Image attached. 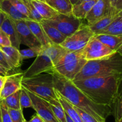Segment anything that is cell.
<instances>
[{
    "label": "cell",
    "instance_id": "6da1fadb",
    "mask_svg": "<svg viewBox=\"0 0 122 122\" xmlns=\"http://www.w3.org/2000/svg\"><path fill=\"white\" fill-rule=\"evenodd\" d=\"M53 77L55 89L65 98L73 106L94 117L100 122H106V120L113 114L112 107L98 105L81 91L72 81L60 75L55 71L50 72Z\"/></svg>",
    "mask_w": 122,
    "mask_h": 122
},
{
    "label": "cell",
    "instance_id": "7a4b0ae2",
    "mask_svg": "<svg viewBox=\"0 0 122 122\" xmlns=\"http://www.w3.org/2000/svg\"><path fill=\"white\" fill-rule=\"evenodd\" d=\"M73 82L93 102L112 107L120 90L122 75L93 77Z\"/></svg>",
    "mask_w": 122,
    "mask_h": 122
},
{
    "label": "cell",
    "instance_id": "3957f363",
    "mask_svg": "<svg viewBox=\"0 0 122 122\" xmlns=\"http://www.w3.org/2000/svg\"><path fill=\"white\" fill-rule=\"evenodd\" d=\"M122 75V56L117 52L100 59L88 61L74 81L93 77Z\"/></svg>",
    "mask_w": 122,
    "mask_h": 122
},
{
    "label": "cell",
    "instance_id": "277c9868",
    "mask_svg": "<svg viewBox=\"0 0 122 122\" xmlns=\"http://www.w3.org/2000/svg\"><path fill=\"white\" fill-rule=\"evenodd\" d=\"M22 87L29 92L48 102L57 99V94L54 87L53 77L51 73L41 74L29 78H23Z\"/></svg>",
    "mask_w": 122,
    "mask_h": 122
},
{
    "label": "cell",
    "instance_id": "5b68a950",
    "mask_svg": "<svg viewBox=\"0 0 122 122\" xmlns=\"http://www.w3.org/2000/svg\"><path fill=\"white\" fill-rule=\"evenodd\" d=\"M86 62L82 50L67 51L56 63L54 71L73 81Z\"/></svg>",
    "mask_w": 122,
    "mask_h": 122
},
{
    "label": "cell",
    "instance_id": "8992f818",
    "mask_svg": "<svg viewBox=\"0 0 122 122\" xmlns=\"http://www.w3.org/2000/svg\"><path fill=\"white\" fill-rule=\"evenodd\" d=\"M43 20L57 29L66 37L76 32L83 24L82 20L76 17L72 13L64 14L58 13L51 19Z\"/></svg>",
    "mask_w": 122,
    "mask_h": 122
},
{
    "label": "cell",
    "instance_id": "52a82bcc",
    "mask_svg": "<svg viewBox=\"0 0 122 122\" xmlns=\"http://www.w3.org/2000/svg\"><path fill=\"white\" fill-rule=\"evenodd\" d=\"M94 35L88 25L82 24L76 32L67 37L60 45L70 51L82 50Z\"/></svg>",
    "mask_w": 122,
    "mask_h": 122
},
{
    "label": "cell",
    "instance_id": "ba28073f",
    "mask_svg": "<svg viewBox=\"0 0 122 122\" xmlns=\"http://www.w3.org/2000/svg\"><path fill=\"white\" fill-rule=\"evenodd\" d=\"M54 70V65L50 56L44 48L29 68L23 72V78H29L39 75L44 72L50 73Z\"/></svg>",
    "mask_w": 122,
    "mask_h": 122
},
{
    "label": "cell",
    "instance_id": "9c48e42d",
    "mask_svg": "<svg viewBox=\"0 0 122 122\" xmlns=\"http://www.w3.org/2000/svg\"><path fill=\"white\" fill-rule=\"evenodd\" d=\"M82 51L87 61L104 58L116 52L100 41L95 36L91 38Z\"/></svg>",
    "mask_w": 122,
    "mask_h": 122
},
{
    "label": "cell",
    "instance_id": "30bf717a",
    "mask_svg": "<svg viewBox=\"0 0 122 122\" xmlns=\"http://www.w3.org/2000/svg\"><path fill=\"white\" fill-rule=\"evenodd\" d=\"M118 13L116 8L112 7L110 0H97L85 19L89 25L107 16Z\"/></svg>",
    "mask_w": 122,
    "mask_h": 122
},
{
    "label": "cell",
    "instance_id": "8fae6325",
    "mask_svg": "<svg viewBox=\"0 0 122 122\" xmlns=\"http://www.w3.org/2000/svg\"><path fill=\"white\" fill-rule=\"evenodd\" d=\"M27 92L32 101V108L44 122H59L54 114L48 102L28 90H27Z\"/></svg>",
    "mask_w": 122,
    "mask_h": 122
},
{
    "label": "cell",
    "instance_id": "7c38bea8",
    "mask_svg": "<svg viewBox=\"0 0 122 122\" xmlns=\"http://www.w3.org/2000/svg\"><path fill=\"white\" fill-rule=\"evenodd\" d=\"M13 20L18 31L20 44H22L26 45L29 47V48L42 47L41 44L31 32L25 20Z\"/></svg>",
    "mask_w": 122,
    "mask_h": 122
},
{
    "label": "cell",
    "instance_id": "4fadbf2b",
    "mask_svg": "<svg viewBox=\"0 0 122 122\" xmlns=\"http://www.w3.org/2000/svg\"><path fill=\"white\" fill-rule=\"evenodd\" d=\"M23 72H19L7 75L6 80L0 92V101L15 92L20 90L22 87Z\"/></svg>",
    "mask_w": 122,
    "mask_h": 122
},
{
    "label": "cell",
    "instance_id": "5bb4252c",
    "mask_svg": "<svg viewBox=\"0 0 122 122\" xmlns=\"http://www.w3.org/2000/svg\"><path fill=\"white\" fill-rule=\"evenodd\" d=\"M0 28L8 36L11 46L19 49L20 45V39L14 20L9 17L7 16Z\"/></svg>",
    "mask_w": 122,
    "mask_h": 122
},
{
    "label": "cell",
    "instance_id": "9a60e30c",
    "mask_svg": "<svg viewBox=\"0 0 122 122\" xmlns=\"http://www.w3.org/2000/svg\"><path fill=\"white\" fill-rule=\"evenodd\" d=\"M25 21L27 26L29 28L31 32L41 44L42 47H46L52 43L42 27L40 22H37L31 19H26L25 20Z\"/></svg>",
    "mask_w": 122,
    "mask_h": 122
},
{
    "label": "cell",
    "instance_id": "2e32d148",
    "mask_svg": "<svg viewBox=\"0 0 122 122\" xmlns=\"http://www.w3.org/2000/svg\"><path fill=\"white\" fill-rule=\"evenodd\" d=\"M0 50L3 52L6 59L13 69L20 67L22 62L20 50L13 46L0 47Z\"/></svg>",
    "mask_w": 122,
    "mask_h": 122
},
{
    "label": "cell",
    "instance_id": "e0dca14e",
    "mask_svg": "<svg viewBox=\"0 0 122 122\" xmlns=\"http://www.w3.org/2000/svg\"><path fill=\"white\" fill-rule=\"evenodd\" d=\"M0 11L13 20H26L27 17L20 13L9 0H0Z\"/></svg>",
    "mask_w": 122,
    "mask_h": 122
},
{
    "label": "cell",
    "instance_id": "ac0fdd59",
    "mask_svg": "<svg viewBox=\"0 0 122 122\" xmlns=\"http://www.w3.org/2000/svg\"><path fill=\"white\" fill-rule=\"evenodd\" d=\"M42 27L44 29V31L46 33L50 40L54 44H59L60 45L67 38L65 35L60 32L54 26L49 25L45 21L42 20L40 22Z\"/></svg>",
    "mask_w": 122,
    "mask_h": 122
},
{
    "label": "cell",
    "instance_id": "d6986e66",
    "mask_svg": "<svg viewBox=\"0 0 122 122\" xmlns=\"http://www.w3.org/2000/svg\"><path fill=\"white\" fill-rule=\"evenodd\" d=\"M95 38L104 44L116 51L122 45V35H114L110 34L95 35Z\"/></svg>",
    "mask_w": 122,
    "mask_h": 122
},
{
    "label": "cell",
    "instance_id": "ffe728a7",
    "mask_svg": "<svg viewBox=\"0 0 122 122\" xmlns=\"http://www.w3.org/2000/svg\"><path fill=\"white\" fill-rule=\"evenodd\" d=\"M35 9L42 18V20H47L58 14V12L49 6L45 1L31 0Z\"/></svg>",
    "mask_w": 122,
    "mask_h": 122
},
{
    "label": "cell",
    "instance_id": "44dd1931",
    "mask_svg": "<svg viewBox=\"0 0 122 122\" xmlns=\"http://www.w3.org/2000/svg\"><path fill=\"white\" fill-rule=\"evenodd\" d=\"M117 14L113 13L97 20L94 23L89 25L88 26L95 35L100 34L104 30L106 29L112 23V22L117 17Z\"/></svg>",
    "mask_w": 122,
    "mask_h": 122
},
{
    "label": "cell",
    "instance_id": "7402d4cb",
    "mask_svg": "<svg viewBox=\"0 0 122 122\" xmlns=\"http://www.w3.org/2000/svg\"><path fill=\"white\" fill-rule=\"evenodd\" d=\"M56 93L57 94V98L58 100L63 106L65 112L67 114L68 116L71 118L74 122H83L82 118L80 116L79 114L75 110V107L71 104H70L65 98L60 93H58L57 90Z\"/></svg>",
    "mask_w": 122,
    "mask_h": 122
},
{
    "label": "cell",
    "instance_id": "603a6c76",
    "mask_svg": "<svg viewBox=\"0 0 122 122\" xmlns=\"http://www.w3.org/2000/svg\"><path fill=\"white\" fill-rule=\"evenodd\" d=\"M43 48L45 52L51 58L54 67L56 63L58 62V61L61 58L62 56L68 51L59 44H54L52 43L48 46L44 47Z\"/></svg>",
    "mask_w": 122,
    "mask_h": 122
},
{
    "label": "cell",
    "instance_id": "cb8c5ba5",
    "mask_svg": "<svg viewBox=\"0 0 122 122\" xmlns=\"http://www.w3.org/2000/svg\"><path fill=\"white\" fill-rule=\"evenodd\" d=\"M45 2L58 13L71 14L73 5L70 0H45Z\"/></svg>",
    "mask_w": 122,
    "mask_h": 122
},
{
    "label": "cell",
    "instance_id": "d4e9b609",
    "mask_svg": "<svg viewBox=\"0 0 122 122\" xmlns=\"http://www.w3.org/2000/svg\"><path fill=\"white\" fill-rule=\"evenodd\" d=\"M97 1V0L76 4L73 6L71 13L78 19H85Z\"/></svg>",
    "mask_w": 122,
    "mask_h": 122
},
{
    "label": "cell",
    "instance_id": "484cf974",
    "mask_svg": "<svg viewBox=\"0 0 122 122\" xmlns=\"http://www.w3.org/2000/svg\"><path fill=\"white\" fill-rule=\"evenodd\" d=\"M101 33L102 34L122 35V16H117L112 23L104 30ZM100 33V34H101Z\"/></svg>",
    "mask_w": 122,
    "mask_h": 122
},
{
    "label": "cell",
    "instance_id": "4316f807",
    "mask_svg": "<svg viewBox=\"0 0 122 122\" xmlns=\"http://www.w3.org/2000/svg\"><path fill=\"white\" fill-rule=\"evenodd\" d=\"M53 113L59 122H66L65 111L58 99H51L48 101Z\"/></svg>",
    "mask_w": 122,
    "mask_h": 122
},
{
    "label": "cell",
    "instance_id": "83f0119b",
    "mask_svg": "<svg viewBox=\"0 0 122 122\" xmlns=\"http://www.w3.org/2000/svg\"><path fill=\"white\" fill-rule=\"evenodd\" d=\"M20 90L8 96L5 99H4V102L8 108L14 109V110H23L21 109L20 104Z\"/></svg>",
    "mask_w": 122,
    "mask_h": 122
},
{
    "label": "cell",
    "instance_id": "f1b7e54d",
    "mask_svg": "<svg viewBox=\"0 0 122 122\" xmlns=\"http://www.w3.org/2000/svg\"><path fill=\"white\" fill-rule=\"evenodd\" d=\"M113 109V114L114 115L115 122L119 121L122 118V88L119 90Z\"/></svg>",
    "mask_w": 122,
    "mask_h": 122
},
{
    "label": "cell",
    "instance_id": "f546056e",
    "mask_svg": "<svg viewBox=\"0 0 122 122\" xmlns=\"http://www.w3.org/2000/svg\"><path fill=\"white\" fill-rule=\"evenodd\" d=\"M42 50V47H32L20 50V54L22 61L26 59L36 57Z\"/></svg>",
    "mask_w": 122,
    "mask_h": 122
},
{
    "label": "cell",
    "instance_id": "4dcf8cb0",
    "mask_svg": "<svg viewBox=\"0 0 122 122\" xmlns=\"http://www.w3.org/2000/svg\"><path fill=\"white\" fill-rule=\"evenodd\" d=\"M20 104L21 109L32 108V104L30 98L27 90L23 87L20 89Z\"/></svg>",
    "mask_w": 122,
    "mask_h": 122
},
{
    "label": "cell",
    "instance_id": "1f68e13d",
    "mask_svg": "<svg viewBox=\"0 0 122 122\" xmlns=\"http://www.w3.org/2000/svg\"><path fill=\"white\" fill-rule=\"evenodd\" d=\"M21 1L23 2V4L25 5L26 8H27V10L29 11L32 20H35V21L37 22H41L42 20V18L41 17V16L39 15L38 12L35 9L33 4L32 3L31 0H21Z\"/></svg>",
    "mask_w": 122,
    "mask_h": 122
},
{
    "label": "cell",
    "instance_id": "d6a6232c",
    "mask_svg": "<svg viewBox=\"0 0 122 122\" xmlns=\"http://www.w3.org/2000/svg\"><path fill=\"white\" fill-rule=\"evenodd\" d=\"M8 112L13 122H25L23 110H14L8 108Z\"/></svg>",
    "mask_w": 122,
    "mask_h": 122
},
{
    "label": "cell",
    "instance_id": "836d02e7",
    "mask_svg": "<svg viewBox=\"0 0 122 122\" xmlns=\"http://www.w3.org/2000/svg\"><path fill=\"white\" fill-rule=\"evenodd\" d=\"M10 1L11 3L21 13L26 16V17L29 18V19L32 20V17H31L29 11L26 8L25 5L24 4L23 2L21 1V0H9Z\"/></svg>",
    "mask_w": 122,
    "mask_h": 122
},
{
    "label": "cell",
    "instance_id": "e575fe53",
    "mask_svg": "<svg viewBox=\"0 0 122 122\" xmlns=\"http://www.w3.org/2000/svg\"><path fill=\"white\" fill-rule=\"evenodd\" d=\"M0 110H1L2 122H13L8 112V108L5 104L4 100L0 101Z\"/></svg>",
    "mask_w": 122,
    "mask_h": 122
},
{
    "label": "cell",
    "instance_id": "d590c367",
    "mask_svg": "<svg viewBox=\"0 0 122 122\" xmlns=\"http://www.w3.org/2000/svg\"><path fill=\"white\" fill-rule=\"evenodd\" d=\"M74 107H75V110L77 111V112L79 114L83 122H100L98 120H97L94 117L89 115V114L83 111V110H81V109L78 108L76 107L75 106H74Z\"/></svg>",
    "mask_w": 122,
    "mask_h": 122
},
{
    "label": "cell",
    "instance_id": "8d00e7d4",
    "mask_svg": "<svg viewBox=\"0 0 122 122\" xmlns=\"http://www.w3.org/2000/svg\"><path fill=\"white\" fill-rule=\"evenodd\" d=\"M11 42L8 36L0 28V47L11 46Z\"/></svg>",
    "mask_w": 122,
    "mask_h": 122
},
{
    "label": "cell",
    "instance_id": "74e56055",
    "mask_svg": "<svg viewBox=\"0 0 122 122\" xmlns=\"http://www.w3.org/2000/svg\"><path fill=\"white\" fill-rule=\"evenodd\" d=\"M0 65L3 67L4 68L7 69L9 71L13 69V68H12L11 66L10 65L9 62H8V61L6 59L4 54L3 53V52L1 50H0Z\"/></svg>",
    "mask_w": 122,
    "mask_h": 122
},
{
    "label": "cell",
    "instance_id": "f35d334b",
    "mask_svg": "<svg viewBox=\"0 0 122 122\" xmlns=\"http://www.w3.org/2000/svg\"><path fill=\"white\" fill-rule=\"evenodd\" d=\"M27 122H44V120L38 114H35L31 118V119Z\"/></svg>",
    "mask_w": 122,
    "mask_h": 122
},
{
    "label": "cell",
    "instance_id": "ab89813d",
    "mask_svg": "<svg viewBox=\"0 0 122 122\" xmlns=\"http://www.w3.org/2000/svg\"><path fill=\"white\" fill-rule=\"evenodd\" d=\"M0 75L2 76H7L9 75V71L0 65Z\"/></svg>",
    "mask_w": 122,
    "mask_h": 122
},
{
    "label": "cell",
    "instance_id": "60d3db41",
    "mask_svg": "<svg viewBox=\"0 0 122 122\" xmlns=\"http://www.w3.org/2000/svg\"><path fill=\"white\" fill-rule=\"evenodd\" d=\"M114 8L118 12L122 10V0H118L117 3L116 4L115 6H114Z\"/></svg>",
    "mask_w": 122,
    "mask_h": 122
},
{
    "label": "cell",
    "instance_id": "b9f144b4",
    "mask_svg": "<svg viewBox=\"0 0 122 122\" xmlns=\"http://www.w3.org/2000/svg\"><path fill=\"white\" fill-rule=\"evenodd\" d=\"M7 16L6 15L5 13H4L3 12L0 11V28H1V25H2V23H3L4 20H5V19L6 18Z\"/></svg>",
    "mask_w": 122,
    "mask_h": 122
},
{
    "label": "cell",
    "instance_id": "7bdbcfd3",
    "mask_svg": "<svg viewBox=\"0 0 122 122\" xmlns=\"http://www.w3.org/2000/svg\"><path fill=\"white\" fill-rule=\"evenodd\" d=\"M6 77L7 76H2V75H0V89L1 90L4 84L5 81L6 80Z\"/></svg>",
    "mask_w": 122,
    "mask_h": 122
},
{
    "label": "cell",
    "instance_id": "ee69618b",
    "mask_svg": "<svg viewBox=\"0 0 122 122\" xmlns=\"http://www.w3.org/2000/svg\"><path fill=\"white\" fill-rule=\"evenodd\" d=\"M65 114H66V122H74L73 121L71 120V118L68 116L66 112H65Z\"/></svg>",
    "mask_w": 122,
    "mask_h": 122
},
{
    "label": "cell",
    "instance_id": "f6af8a7d",
    "mask_svg": "<svg viewBox=\"0 0 122 122\" xmlns=\"http://www.w3.org/2000/svg\"><path fill=\"white\" fill-rule=\"evenodd\" d=\"M110 3H111V4H112V7H114V6H115L116 4L117 3V2L118 1V0H110Z\"/></svg>",
    "mask_w": 122,
    "mask_h": 122
},
{
    "label": "cell",
    "instance_id": "bcb514c9",
    "mask_svg": "<svg viewBox=\"0 0 122 122\" xmlns=\"http://www.w3.org/2000/svg\"><path fill=\"white\" fill-rule=\"evenodd\" d=\"M116 51L118 53L120 54V55L122 56V45L117 49V50Z\"/></svg>",
    "mask_w": 122,
    "mask_h": 122
},
{
    "label": "cell",
    "instance_id": "7dc6e473",
    "mask_svg": "<svg viewBox=\"0 0 122 122\" xmlns=\"http://www.w3.org/2000/svg\"><path fill=\"white\" fill-rule=\"evenodd\" d=\"M96 1V0H79L78 2H77L76 4L81 3V2H88V1Z\"/></svg>",
    "mask_w": 122,
    "mask_h": 122
},
{
    "label": "cell",
    "instance_id": "c3c4849f",
    "mask_svg": "<svg viewBox=\"0 0 122 122\" xmlns=\"http://www.w3.org/2000/svg\"><path fill=\"white\" fill-rule=\"evenodd\" d=\"M70 2H71V3L72 4L73 6V5L76 4L78 2L79 0H70Z\"/></svg>",
    "mask_w": 122,
    "mask_h": 122
},
{
    "label": "cell",
    "instance_id": "681fc988",
    "mask_svg": "<svg viewBox=\"0 0 122 122\" xmlns=\"http://www.w3.org/2000/svg\"><path fill=\"white\" fill-rule=\"evenodd\" d=\"M117 16H122V10L117 13Z\"/></svg>",
    "mask_w": 122,
    "mask_h": 122
},
{
    "label": "cell",
    "instance_id": "f907efd6",
    "mask_svg": "<svg viewBox=\"0 0 122 122\" xmlns=\"http://www.w3.org/2000/svg\"><path fill=\"white\" fill-rule=\"evenodd\" d=\"M0 122H2V118H1V110H0Z\"/></svg>",
    "mask_w": 122,
    "mask_h": 122
},
{
    "label": "cell",
    "instance_id": "816d5d0a",
    "mask_svg": "<svg viewBox=\"0 0 122 122\" xmlns=\"http://www.w3.org/2000/svg\"><path fill=\"white\" fill-rule=\"evenodd\" d=\"M122 122V118L120 120H119V121H116V122Z\"/></svg>",
    "mask_w": 122,
    "mask_h": 122
},
{
    "label": "cell",
    "instance_id": "f5cc1de1",
    "mask_svg": "<svg viewBox=\"0 0 122 122\" xmlns=\"http://www.w3.org/2000/svg\"><path fill=\"white\" fill-rule=\"evenodd\" d=\"M38 1H45V0H38Z\"/></svg>",
    "mask_w": 122,
    "mask_h": 122
},
{
    "label": "cell",
    "instance_id": "db71d44e",
    "mask_svg": "<svg viewBox=\"0 0 122 122\" xmlns=\"http://www.w3.org/2000/svg\"><path fill=\"white\" fill-rule=\"evenodd\" d=\"M27 122V121H26V122Z\"/></svg>",
    "mask_w": 122,
    "mask_h": 122
},
{
    "label": "cell",
    "instance_id": "11a10c76",
    "mask_svg": "<svg viewBox=\"0 0 122 122\" xmlns=\"http://www.w3.org/2000/svg\"><path fill=\"white\" fill-rule=\"evenodd\" d=\"M0 92H1V89H0Z\"/></svg>",
    "mask_w": 122,
    "mask_h": 122
},
{
    "label": "cell",
    "instance_id": "9f6ffc18",
    "mask_svg": "<svg viewBox=\"0 0 122 122\" xmlns=\"http://www.w3.org/2000/svg\"></svg>",
    "mask_w": 122,
    "mask_h": 122
}]
</instances>
